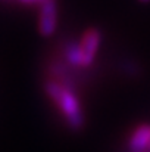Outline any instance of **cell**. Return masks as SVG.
Wrapping results in <instances>:
<instances>
[{"label": "cell", "instance_id": "obj_2", "mask_svg": "<svg viewBox=\"0 0 150 152\" xmlns=\"http://www.w3.org/2000/svg\"><path fill=\"white\" fill-rule=\"evenodd\" d=\"M38 33L43 37H50L57 28V3L56 0H46L38 7Z\"/></svg>", "mask_w": 150, "mask_h": 152}, {"label": "cell", "instance_id": "obj_4", "mask_svg": "<svg viewBox=\"0 0 150 152\" xmlns=\"http://www.w3.org/2000/svg\"><path fill=\"white\" fill-rule=\"evenodd\" d=\"M128 149L131 152L150 151V124L137 126L128 137Z\"/></svg>", "mask_w": 150, "mask_h": 152}, {"label": "cell", "instance_id": "obj_5", "mask_svg": "<svg viewBox=\"0 0 150 152\" xmlns=\"http://www.w3.org/2000/svg\"><path fill=\"white\" fill-rule=\"evenodd\" d=\"M15 1H18L21 4H25V6H36V4L40 6V0H15Z\"/></svg>", "mask_w": 150, "mask_h": 152}, {"label": "cell", "instance_id": "obj_6", "mask_svg": "<svg viewBox=\"0 0 150 152\" xmlns=\"http://www.w3.org/2000/svg\"><path fill=\"white\" fill-rule=\"evenodd\" d=\"M140 1H143V3H147V1H150V0H140Z\"/></svg>", "mask_w": 150, "mask_h": 152}, {"label": "cell", "instance_id": "obj_3", "mask_svg": "<svg viewBox=\"0 0 150 152\" xmlns=\"http://www.w3.org/2000/svg\"><path fill=\"white\" fill-rule=\"evenodd\" d=\"M80 50L83 55V59H84V66H90L96 56H97V52L100 49V45H101V33H100L97 28H88L84 31V34L81 36L80 39Z\"/></svg>", "mask_w": 150, "mask_h": 152}, {"label": "cell", "instance_id": "obj_1", "mask_svg": "<svg viewBox=\"0 0 150 152\" xmlns=\"http://www.w3.org/2000/svg\"><path fill=\"white\" fill-rule=\"evenodd\" d=\"M43 89L46 96L56 105V108L63 115L68 127L74 132L81 130L86 124V115L77 93L60 81L51 78L44 81Z\"/></svg>", "mask_w": 150, "mask_h": 152}]
</instances>
